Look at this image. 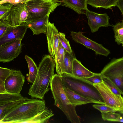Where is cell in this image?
I'll use <instances>...</instances> for the list:
<instances>
[{
	"mask_svg": "<svg viewBox=\"0 0 123 123\" xmlns=\"http://www.w3.org/2000/svg\"><path fill=\"white\" fill-rule=\"evenodd\" d=\"M103 79V82L114 93L117 95L121 96L122 94L120 91L114 83L108 79Z\"/></svg>",
	"mask_w": 123,
	"mask_h": 123,
	"instance_id": "obj_28",
	"label": "cell"
},
{
	"mask_svg": "<svg viewBox=\"0 0 123 123\" xmlns=\"http://www.w3.org/2000/svg\"><path fill=\"white\" fill-rule=\"evenodd\" d=\"M9 27L6 25L0 24V37L3 35Z\"/></svg>",
	"mask_w": 123,
	"mask_h": 123,
	"instance_id": "obj_33",
	"label": "cell"
},
{
	"mask_svg": "<svg viewBox=\"0 0 123 123\" xmlns=\"http://www.w3.org/2000/svg\"><path fill=\"white\" fill-rule=\"evenodd\" d=\"M12 70L10 74L5 81V89L7 92L19 94L25 82V77L20 70Z\"/></svg>",
	"mask_w": 123,
	"mask_h": 123,
	"instance_id": "obj_11",
	"label": "cell"
},
{
	"mask_svg": "<svg viewBox=\"0 0 123 123\" xmlns=\"http://www.w3.org/2000/svg\"><path fill=\"white\" fill-rule=\"evenodd\" d=\"M50 85L55 102L54 105L59 108L72 123H80L81 119L76 111V106L72 104L64 90L62 76L54 74Z\"/></svg>",
	"mask_w": 123,
	"mask_h": 123,
	"instance_id": "obj_3",
	"label": "cell"
},
{
	"mask_svg": "<svg viewBox=\"0 0 123 123\" xmlns=\"http://www.w3.org/2000/svg\"><path fill=\"white\" fill-rule=\"evenodd\" d=\"M119 112L122 114H123V110Z\"/></svg>",
	"mask_w": 123,
	"mask_h": 123,
	"instance_id": "obj_36",
	"label": "cell"
},
{
	"mask_svg": "<svg viewBox=\"0 0 123 123\" xmlns=\"http://www.w3.org/2000/svg\"><path fill=\"white\" fill-rule=\"evenodd\" d=\"M85 14L92 33L97 31L100 27L111 26L109 22L110 17L106 13L98 14L89 10L87 7L86 9Z\"/></svg>",
	"mask_w": 123,
	"mask_h": 123,
	"instance_id": "obj_13",
	"label": "cell"
},
{
	"mask_svg": "<svg viewBox=\"0 0 123 123\" xmlns=\"http://www.w3.org/2000/svg\"><path fill=\"white\" fill-rule=\"evenodd\" d=\"M115 42L123 47V22H119L113 26Z\"/></svg>",
	"mask_w": 123,
	"mask_h": 123,
	"instance_id": "obj_24",
	"label": "cell"
},
{
	"mask_svg": "<svg viewBox=\"0 0 123 123\" xmlns=\"http://www.w3.org/2000/svg\"><path fill=\"white\" fill-rule=\"evenodd\" d=\"M116 6L119 8L122 13L123 16L122 21L123 22V0H118Z\"/></svg>",
	"mask_w": 123,
	"mask_h": 123,
	"instance_id": "obj_34",
	"label": "cell"
},
{
	"mask_svg": "<svg viewBox=\"0 0 123 123\" xmlns=\"http://www.w3.org/2000/svg\"><path fill=\"white\" fill-rule=\"evenodd\" d=\"M24 3L31 18L50 14L62 5L61 0H25Z\"/></svg>",
	"mask_w": 123,
	"mask_h": 123,
	"instance_id": "obj_5",
	"label": "cell"
},
{
	"mask_svg": "<svg viewBox=\"0 0 123 123\" xmlns=\"http://www.w3.org/2000/svg\"><path fill=\"white\" fill-rule=\"evenodd\" d=\"M122 98H123V97H122Z\"/></svg>",
	"mask_w": 123,
	"mask_h": 123,
	"instance_id": "obj_37",
	"label": "cell"
},
{
	"mask_svg": "<svg viewBox=\"0 0 123 123\" xmlns=\"http://www.w3.org/2000/svg\"><path fill=\"white\" fill-rule=\"evenodd\" d=\"M31 18L24 3L14 5L10 10L2 18L0 24L13 27L25 22Z\"/></svg>",
	"mask_w": 123,
	"mask_h": 123,
	"instance_id": "obj_7",
	"label": "cell"
},
{
	"mask_svg": "<svg viewBox=\"0 0 123 123\" xmlns=\"http://www.w3.org/2000/svg\"><path fill=\"white\" fill-rule=\"evenodd\" d=\"M103 78L110 80L120 91L123 96V58L113 59L100 73Z\"/></svg>",
	"mask_w": 123,
	"mask_h": 123,
	"instance_id": "obj_6",
	"label": "cell"
},
{
	"mask_svg": "<svg viewBox=\"0 0 123 123\" xmlns=\"http://www.w3.org/2000/svg\"><path fill=\"white\" fill-rule=\"evenodd\" d=\"M28 98L20 93H0V121L13 109Z\"/></svg>",
	"mask_w": 123,
	"mask_h": 123,
	"instance_id": "obj_9",
	"label": "cell"
},
{
	"mask_svg": "<svg viewBox=\"0 0 123 123\" xmlns=\"http://www.w3.org/2000/svg\"><path fill=\"white\" fill-rule=\"evenodd\" d=\"M62 5L68 7L79 14H85L87 0H61Z\"/></svg>",
	"mask_w": 123,
	"mask_h": 123,
	"instance_id": "obj_18",
	"label": "cell"
},
{
	"mask_svg": "<svg viewBox=\"0 0 123 123\" xmlns=\"http://www.w3.org/2000/svg\"><path fill=\"white\" fill-rule=\"evenodd\" d=\"M55 65V61L50 55L43 57L39 64L35 80L29 90L28 94L31 98L43 99L45 94L50 89L49 86L54 75Z\"/></svg>",
	"mask_w": 123,
	"mask_h": 123,
	"instance_id": "obj_1",
	"label": "cell"
},
{
	"mask_svg": "<svg viewBox=\"0 0 123 123\" xmlns=\"http://www.w3.org/2000/svg\"><path fill=\"white\" fill-rule=\"evenodd\" d=\"M25 57L27 62L29 74L27 78L28 81L33 83L37 77L38 72V68L33 60L28 56L25 55Z\"/></svg>",
	"mask_w": 123,
	"mask_h": 123,
	"instance_id": "obj_21",
	"label": "cell"
},
{
	"mask_svg": "<svg viewBox=\"0 0 123 123\" xmlns=\"http://www.w3.org/2000/svg\"><path fill=\"white\" fill-rule=\"evenodd\" d=\"M13 5L9 3H5L0 5V19L4 16Z\"/></svg>",
	"mask_w": 123,
	"mask_h": 123,
	"instance_id": "obj_30",
	"label": "cell"
},
{
	"mask_svg": "<svg viewBox=\"0 0 123 123\" xmlns=\"http://www.w3.org/2000/svg\"><path fill=\"white\" fill-rule=\"evenodd\" d=\"M63 87L69 101L74 106H76L89 103H95L94 101L83 97L65 86Z\"/></svg>",
	"mask_w": 123,
	"mask_h": 123,
	"instance_id": "obj_19",
	"label": "cell"
},
{
	"mask_svg": "<svg viewBox=\"0 0 123 123\" xmlns=\"http://www.w3.org/2000/svg\"><path fill=\"white\" fill-rule=\"evenodd\" d=\"M122 57L123 58V56Z\"/></svg>",
	"mask_w": 123,
	"mask_h": 123,
	"instance_id": "obj_39",
	"label": "cell"
},
{
	"mask_svg": "<svg viewBox=\"0 0 123 123\" xmlns=\"http://www.w3.org/2000/svg\"><path fill=\"white\" fill-rule=\"evenodd\" d=\"M59 37L60 41L64 48L68 52H71L72 50L68 41L66 38L65 34L59 32Z\"/></svg>",
	"mask_w": 123,
	"mask_h": 123,
	"instance_id": "obj_27",
	"label": "cell"
},
{
	"mask_svg": "<svg viewBox=\"0 0 123 123\" xmlns=\"http://www.w3.org/2000/svg\"><path fill=\"white\" fill-rule=\"evenodd\" d=\"M76 58L75 54L73 51L69 53L65 49L64 62V74L72 75L73 62Z\"/></svg>",
	"mask_w": 123,
	"mask_h": 123,
	"instance_id": "obj_22",
	"label": "cell"
},
{
	"mask_svg": "<svg viewBox=\"0 0 123 123\" xmlns=\"http://www.w3.org/2000/svg\"><path fill=\"white\" fill-rule=\"evenodd\" d=\"M115 122H123V118L121 117L119 118L116 120Z\"/></svg>",
	"mask_w": 123,
	"mask_h": 123,
	"instance_id": "obj_35",
	"label": "cell"
},
{
	"mask_svg": "<svg viewBox=\"0 0 123 123\" xmlns=\"http://www.w3.org/2000/svg\"><path fill=\"white\" fill-rule=\"evenodd\" d=\"M29 99L21 102L9 112L0 123H30L46 107L44 100Z\"/></svg>",
	"mask_w": 123,
	"mask_h": 123,
	"instance_id": "obj_2",
	"label": "cell"
},
{
	"mask_svg": "<svg viewBox=\"0 0 123 123\" xmlns=\"http://www.w3.org/2000/svg\"><path fill=\"white\" fill-rule=\"evenodd\" d=\"M118 0H87V4L93 7L110 8L116 6Z\"/></svg>",
	"mask_w": 123,
	"mask_h": 123,
	"instance_id": "obj_23",
	"label": "cell"
},
{
	"mask_svg": "<svg viewBox=\"0 0 123 123\" xmlns=\"http://www.w3.org/2000/svg\"><path fill=\"white\" fill-rule=\"evenodd\" d=\"M71 33V36L74 40L87 48L92 49L96 55L99 54L107 56L110 54V52L109 50L105 48L102 44L85 36L83 34V32L72 31Z\"/></svg>",
	"mask_w": 123,
	"mask_h": 123,
	"instance_id": "obj_12",
	"label": "cell"
},
{
	"mask_svg": "<svg viewBox=\"0 0 123 123\" xmlns=\"http://www.w3.org/2000/svg\"><path fill=\"white\" fill-rule=\"evenodd\" d=\"M28 28L25 22L15 27L9 26L0 37V46L17 39L22 40Z\"/></svg>",
	"mask_w": 123,
	"mask_h": 123,
	"instance_id": "obj_15",
	"label": "cell"
},
{
	"mask_svg": "<svg viewBox=\"0 0 123 123\" xmlns=\"http://www.w3.org/2000/svg\"><path fill=\"white\" fill-rule=\"evenodd\" d=\"M101 116L104 121L112 122H115L121 117L119 114L113 112L101 113Z\"/></svg>",
	"mask_w": 123,
	"mask_h": 123,
	"instance_id": "obj_26",
	"label": "cell"
},
{
	"mask_svg": "<svg viewBox=\"0 0 123 123\" xmlns=\"http://www.w3.org/2000/svg\"><path fill=\"white\" fill-rule=\"evenodd\" d=\"M93 85L99 92L105 105L119 112L123 110V99L121 96L114 93L103 82Z\"/></svg>",
	"mask_w": 123,
	"mask_h": 123,
	"instance_id": "obj_8",
	"label": "cell"
},
{
	"mask_svg": "<svg viewBox=\"0 0 123 123\" xmlns=\"http://www.w3.org/2000/svg\"><path fill=\"white\" fill-rule=\"evenodd\" d=\"M84 79L92 84L100 83L103 82V79L100 73H95L93 75Z\"/></svg>",
	"mask_w": 123,
	"mask_h": 123,
	"instance_id": "obj_29",
	"label": "cell"
},
{
	"mask_svg": "<svg viewBox=\"0 0 123 123\" xmlns=\"http://www.w3.org/2000/svg\"><path fill=\"white\" fill-rule=\"evenodd\" d=\"M65 53V49L60 41L55 61L57 74L61 76H62L64 74V62Z\"/></svg>",
	"mask_w": 123,
	"mask_h": 123,
	"instance_id": "obj_20",
	"label": "cell"
},
{
	"mask_svg": "<svg viewBox=\"0 0 123 123\" xmlns=\"http://www.w3.org/2000/svg\"><path fill=\"white\" fill-rule=\"evenodd\" d=\"M12 70L8 68L0 67V93L7 92L5 85V81L10 74Z\"/></svg>",
	"mask_w": 123,
	"mask_h": 123,
	"instance_id": "obj_25",
	"label": "cell"
},
{
	"mask_svg": "<svg viewBox=\"0 0 123 123\" xmlns=\"http://www.w3.org/2000/svg\"><path fill=\"white\" fill-rule=\"evenodd\" d=\"M61 76L63 86L94 101L95 103L105 105L100 93L93 84L84 79L76 78L70 75L64 74Z\"/></svg>",
	"mask_w": 123,
	"mask_h": 123,
	"instance_id": "obj_4",
	"label": "cell"
},
{
	"mask_svg": "<svg viewBox=\"0 0 123 123\" xmlns=\"http://www.w3.org/2000/svg\"><path fill=\"white\" fill-rule=\"evenodd\" d=\"M47 40L49 52L55 61L60 41L59 32L53 23L48 21L46 33Z\"/></svg>",
	"mask_w": 123,
	"mask_h": 123,
	"instance_id": "obj_14",
	"label": "cell"
},
{
	"mask_svg": "<svg viewBox=\"0 0 123 123\" xmlns=\"http://www.w3.org/2000/svg\"><path fill=\"white\" fill-rule=\"evenodd\" d=\"M50 14L31 18L25 21V22L28 28L32 31L33 35H37L41 33H46Z\"/></svg>",
	"mask_w": 123,
	"mask_h": 123,
	"instance_id": "obj_16",
	"label": "cell"
},
{
	"mask_svg": "<svg viewBox=\"0 0 123 123\" xmlns=\"http://www.w3.org/2000/svg\"><path fill=\"white\" fill-rule=\"evenodd\" d=\"M95 73L90 71L84 67L81 62L76 58L74 60L72 75L74 76L79 78L85 79L93 75Z\"/></svg>",
	"mask_w": 123,
	"mask_h": 123,
	"instance_id": "obj_17",
	"label": "cell"
},
{
	"mask_svg": "<svg viewBox=\"0 0 123 123\" xmlns=\"http://www.w3.org/2000/svg\"><path fill=\"white\" fill-rule=\"evenodd\" d=\"M24 2L25 0H2L0 1V5L5 3H9L14 5Z\"/></svg>",
	"mask_w": 123,
	"mask_h": 123,
	"instance_id": "obj_32",
	"label": "cell"
},
{
	"mask_svg": "<svg viewBox=\"0 0 123 123\" xmlns=\"http://www.w3.org/2000/svg\"><path fill=\"white\" fill-rule=\"evenodd\" d=\"M92 106L94 108L99 111L101 113L117 111L114 109L104 104H94L92 105Z\"/></svg>",
	"mask_w": 123,
	"mask_h": 123,
	"instance_id": "obj_31",
	"label": "cell"
},
{
	"mask_svg": "<svg viewBox=\"0 0 123 123\" xmlns=\"http://www.w3.org/2000/svg\"><path fill=\"white\" fill-rule=\"evenodd\" d=\"M22 40L17 39L0 46V62H8L17 57L21 52Z\"/></svg>",
	"mask_w": 123,
	"mask_h": 123,
	"instance_id": "obj_10",
	"label": "cell"
},
{
	"mask_svg": "<svg viewBox=\"0 0 123 123\" xmlns=\"http://www.w3.org/2000/svg\"><path fill=\"white\" fill-rule=\"evenodd\" d=\"M2 0H0V1Z\"/></svg>",
	"mask_w": 123,
	"mask_h": 123,
	"instance_id": "obj_38",
	"label": "cell"
}]
</instances>
